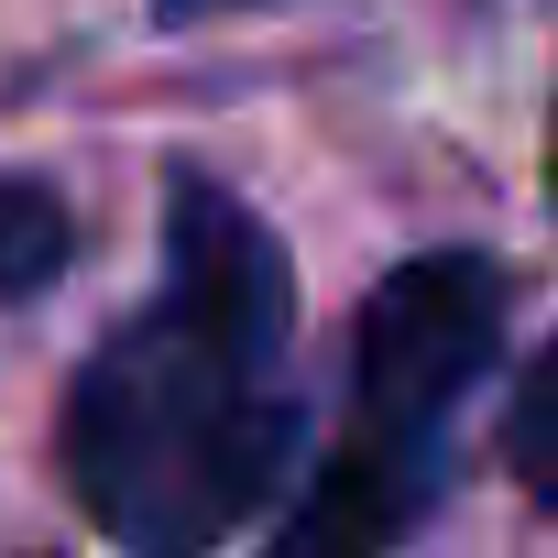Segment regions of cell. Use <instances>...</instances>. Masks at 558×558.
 Returning <instances> with one entry per match:
<instances>
[{"label":"cell","instance_id":"cell-1","mask_svg":"<svg viewBox=\"0 0 558 558\" xmlns=\"http://www.w3.org/2000/svg\"><path fill=\"white\" fill-rule=\"evenodd\" d=\"M296 274L219 175L165 186V286L66 384V493L121 558H208L286 482Z\"/></svg>","mask_w":558,"mask_h":558},{"label":"cell","instance_id":"cell-2","mask_svg":"<svg viewBox=\"0 0 558 558\" xmlns=\"http://www.w3.org/2000/svg\"><path fill=\"white\" fill-rule=\"evenodd\" d=\"M493 351H504V263L493 252L395 263L373 286V307H362V329H351V384H362V427L351 438L438 460V427L493 373Z\"/></svg>","mask_w":558,"mask_h":558},{"label":"cell","instance_id":"cell-3","mask_svg":"<svg viewBox=\"0 0 558 558\" xmlns=\"http://www.w3.org/2000/svg\"><path fill=\"white\" fill-rule=\"evenodd\" d=\"M438 493V460L427 449H384V438H340L318 460V482L286 504V525H274L263 558H395L405 525L427 514Z\"/></svg>","mask_w":558,"mask_h":558},{"label":"cell","instance_id":"cell-4","mask_svg":"<svg viewBox=\"0 0 558 558\" xmlns=\"http://www.w3.org/2000/svg\"><path fill=\"white\" fill-rule=\"evenodd\" d=\"M66 263H77V219H66V197L34 186V175H0V296H45Z\"/></svg>","mask_w":558,"mask_h":558},{"label":"cell","instance_id":"cell-5","mask_svg":"<svg viewBox=\"0 0 558 558\" xmlns=\"http://www.w3.org/2000/svg\"><path fill=\"white\" fill-rule=\"evenodd\" d=\"M504 460H514V482L558 514V340L525 362V384H514V416H504Z\"/></svg>","mask_w":558,"mask_h":558},{"label":"cell","instance_id":"cell-6","mask_svg":"<svg viewBox=\"0 0 558 558\" xmlns=\"http://www.w3.org/2000/svg\"><path fill=\"white\" fill-rule=\"evenodd\" d=\"M219 12H252V0H154V23L186 34V23H219Z\"/></svg>","mask_w":558,"mask_h":558},{"label":"cell","instance_id":"cell-7","mask_svg":"<svg viewBox=\"0 0 558 558\" xmlns=\"http://www.w3.org/2000/svg\"><path fill=\"white\" fill-rule=\"evenodd\" d=\"M547 186H558V143H547Z\"/></svg>","mask_w":558,"mask_h":558}]
</instances>
